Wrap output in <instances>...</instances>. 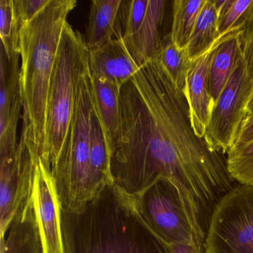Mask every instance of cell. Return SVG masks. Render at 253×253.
<instances>
[{"label":"cell","mask_w":253,"mask_h":253,"mask_svg":"<svg viewBox=\"0 0 253 253\" xmlns=\"http://www.w3.org/2000/svg\"><path fill=\"white\" fill-rule=\"evenodd\" d=\"M206 0H174L171 2L170 36L174 44L185 49Z\"/></svg>","instance_id":"obj_21"},{"label":"cell","mask_w":253,"mask_h":253,"mask_svg":"<svg viewBox=\"0 0 253 253\" xmlns=\"http://www.w3.org/2000/svg\"><path fill=\"white\" fill-rule=\"evenodd\" d=\"M166 0H122L115 39H121L136 61L143 66L157 60L166 31Z\"/></svg>","instance_id":"obj_9"},{"label":"cell","mask_w":253,"mask_h":253,"mask_svg":"<svg viewBox=\"0 0 253 253\" xmlns=\"http://www.w3.org/2000/svg\"><path fill=\"white\" fill-rule=\"evenodd\" d=\"M0 241V253H42L32 197L20 209Z\"/></svg>","instance_id":"obj_16"},{"label":"cell","mask_w":253,"mask_h":253,"mask_svg":"<svg viewBox=\"0 0 253 253\" xmlns=\"http://www.w3.org/2000/svg\"><path fill=\"white\" fill-rule=\"evenodd\" d=\"M218 14L214 0H206L186 47L192 61L208 51L220 38Z\"/></svg>","instance_id":"obj_20"},{"label":"cell","mask_w":253,"mask_h":253,"mask_svg":"<svg viewBox=\"0 0 253 253\" xmlns=\"http://www.w3.org/2000/svg\"><path fill=\"white\" fill-rule=\"evenodd\" d=\"M253 140V117L247 118L241 126L235 144H242Z\"/></svg>","instance_id":"obj_28"},{"label":"cell","mask_w":253,"mask_h":253,"mask_svg":"<svg viewBox=\"0 0 253 253\" xmlns=\"http://www.w3.org/2000/svg\"><path fill=\"white\" fill-rule=\"evenodd\" d=\"M204 253H253V185L235 183L213 209Z\"/></svg>","instance_id":"obj_7"},{"label":"cell","mask_w":253,"mask_h":253,"mask_svg":"<svg viewBox=\"0 0 253 253\" xmlns=\"http://www.w3.org/2000/svg\"><path fill=\"white\" fill-rule=\"evenodd\" d=\"M241 27L230 31L214 51L210 71V91L213 103L217 100L235 67L241 48Z\"/></svg>","instance_id":"obj_19"},{"label":"cell","mask_w":253,"mask_h":253,"mask_svg":"<svg viewBox=\"0 0 253 253\" xmlns=\"http://www.w3.org/2000/svg\"><path fill=\"white\" fill-rule=\"evenodd\" d=\"M157 60L164 66L176 86L186 94V81L192 63L186 48L177 47L171 41L169 33L161 43Z\"/></svg>","instance_id":"obj_22"},{"label":"cell","mask_w":253,"mask_h":253,"mask_svg":"<svg viewBox=\"0 0 253 253\" xmlns=\"http://www.w3.org/2000/svg\"><path fill=\"white\" fill-rule=\"evenodd\" d=\"M122 0H92L85 42L88 50L101 46L115 39Z\"/></svg>","instance_id":"obj_18"},{"label":"cell","mask_w":253,"mask_h":253,"mask_svg":"<svg viewBox=\"0 0 253 253\" xmlns=\"http://www.w3.org/2000/svg\"><path fill=\"white\" fill-rule=\"evenodd\" d=\"M32 205L42 253H65L62 204L51 169L37 160L32 193Z\"/></svg>","instance_id":"obj_11"},{"label":"cell","mask_w":253,"mask_h":253,"mask_svg":"<svg viewBox=\"0 0 253 253\" xmlns=\"http://www.w3.org/2000/svg\"><path fill=\"white\" fill-rule=\"evenodd\" d=\"M94 91L89 70L77 90L67 144L51 169L63 211L76 212L97 196L90 170V128Z\"/></svg>","instance_id":"obj_5"},{"label":"cell","mask_w":253,"mask_h":253,"mask_svg":"<svg viewBox=\"0 0 253 253\" xmlns=\"http://www.w3.org/2000/svg\"><path fill=\"white\" fill-rule=\"evenodd\" d=\"M251 117H253V96H252L251 100H250V103H249L248 108H247V116L246 119L251 118Z\"/></svg>","instance_id":"obj_30"},{"label":"cell","mask_w":253,"mask_h":253,"mask_svg":"<svg viewBox=\"0 0 253 253\" xmlns=\"http://www.w3.org/2000/svg\"><path fill=\"white\" fill-rule=\"evenodd\" d=\"M169 253H204L193 243H180L167 246Z\"/></svg>","instance_id":"obj_29"},{"label":"cell","mask_w":253,"mask_h":253,"mask_svg":"<svg viewBox=\"0 0 253 253\" xmlns=\"http://www.w3.org/2000/svg\"><path fill=\"white\" fill-rule=\"evenodd\" d=\"M253 2V0H214L220 35L241 27V23Z\"/></svg>","instance_id":"obj_25"},{"label":"cell","mask_w":253,"mask_h":253,"mask_svg":"<svg viewBox=\"0 0 253 253\" xmlns=\"http://www.w3.org/2000/svg\"><path fill=\"white\" fill-rule=\"evenodd\" d=\"M143 66L131 55L121 39H112L89 50L91 76L122 88Z\"/></svg>","instance_id":"obj_14"},{"label":"cell","mask_w":253,"mask_h":253,"mask_svg":"<svg viewBox=\"0 0 253 253\" xmlns=\"http://www.w3.org/2000/svg\"><path fill=\"white\" fill-rule=\"evenodd\" d=\"M90 170L93 186L97 195L107 186L114 184L112 157L99 117L95 100L91 112L90 128Z\"/></svg>","instance_id":"obj_17"},{"label":"cell","mask_w":253,"mask_h":253,"mask_svg":"<svg viewBox=\"0 0 253 253\" xmlns=\"http://www.w3.org/2000/svg\"><path fill=\"white\" fill-rule=\"evenodd\" d=\"M38 155L20 139L17 152L0 156V235L32 197Z\"/></svg>","instance_id":"obj_10"},{"label":"cell","mask_w":253,"mask_h":253,"mask_svg":"<svg viewBox=\"0 0 253 253\" xmlns=\"http://www.w3.org/2000/svg\"><path fill=\"white\" fill-rule=\"evenodd\" d=\"M62 227L65 253H169L114 184L80 211L62 210Z\"/></svg>","instance_id":"obj_3"},{"label":"cell","mask_w":253,"mask_h":253,"mask_svg":"<svg viewBox=\"0 0 253 253\" xmlns=\"http://www.w3.org/2000/svg\"><path fill=\"white\" fill-rule=\"evenodd\" d=\"M226 158L228 171L234 181L253 185V140L234 145Z\"/></svg>","instance_id":"obj_24"},{"label":"cell","mask_w":253,"mask_h":253,"mask_svg":"<svg viewBox=\"0 0 253 253\" xmlns=\"http://www.w3.org/2000/svg\"><path fill=\"white\" fill-rule=\"evenodd\" d=\"M92 80L96 108L112 159L121 140V88L98 78L92 77Z\"/></svg>","instance_id":"obj_15"},{"label":"cell","mask_w":253,"mask_h":253,"mask_svg":"<svg viewBox=\"0 0 253 253\" xmlns=\"http://www.w3.org/2000/svg\"><path fill=\"white\" fill-rule=\"evenodd\" d=\"M21 26L14 0H0V37L8 58L20 54Z\"/></svg>","instance_id":"obj_23"},{"label":"cell","mask_w":253,"mask_h":253,"mask_svg":"<svg viewBox=\"0 0 253 253\" xmlns=\"http://www.w3.org/2000/svg\"><path fill=\"white\" fill-rule=\"evenodd\" d=\"M241 44L247 70L253 79V2L241 23Z\"/></svg>","instance_id":"obj_26"},{"label":"cell","mask_w":253,"mask_h":253,"mask_svg":"<svg viewBox=\"0 0 253 253\" xmlns=\"http://www.w3.org/2000/svg\"><path fill=\"white\" fill-rule=\"evenodd\" d=\"M89 70V50L81 32L69 23L62 32L53 69L47 105L46 156L55 165L67 144L80 81Z\"/></svg>","instance_id":"obj_4"},{"label":"cell","mask_w":253,"mask_h":253,"mask_svg":"<svg viewBox=\"0 0 253 253\" xmlns=\"http://www.w3.org/2000/svg\"><path fill=\"white\" fill-rule=\"evenodd\" d=\"M229 32L223 34L208 51L192 61L188 75L185 94L189 104L192 127L197 135L201 138L204 137L213 104L210 91L211 60L214 51Z\"/></svg>","instance_id":"obj_13"},{"label":"cell","mask_w":253,"mask_h":253,"mask_svg":"<svg viewBox=\"0 0 253 253\" xmlns=\"http://www.w3.org/2000/svg\"><path fill=\"white\" fill-rule=\"evenodd\" d=\"M76 0L51 2L20 29V91L23 129L20 139L45 163L47 105L56 55L68 17Z\"/></svg>","instance_id":"obj_2"},{"label":"cell","mask_w":253,"mask_h":253,"mask_svg":"<svg viewBox=\"0 0 253 253\" xmlns=\"http://www.w3.org/2000/svg\"><path fill=\"white\" fill-rule=\"evenodd\" d=\"M121 107L114 185L132 195L159 177L169 180L204 250L213 209L235 184L226 157L197 135L186 94L158 60L143 65L123 85Z\"/></svg>","instance_id":"obj_1"},{"label":"cell","mask_w":253,"mask_h":253,"mask_svg":"<svg viewBox=\"0 0 253 253\" xmlns=\"http://www.w3.org/2000/svg\"><path fill=\"white\" fill-rule=\"evenodd\" d=\"M50 2L51 0H14L16 11L22 25L31 21Z\"/></svg>","instance_id":"obj_27"},{"label":"cell","mask_w":253,"mask_h":253,"mask_svg":"<svg viewBox=\"0 0 253 253\" xmlns=\"http://www.w3.org/2000/svg\"><path fill=\"white\" fill-rule=\"evenodd\" d=\"M20 54L8 58L0 48V156L17 152V125L23 108Z\"/></svg>","instance_id":"obj_12"},{"label":"cell","mask_w":253,"mask_h":253,"mask_svg":"<svg viewBox=\"0 0 253 253\" xmlns=\"http://www.w3.org/2000/svg\"><path fill=\"white\" fill-rule=\"evenodd\" d=\"M128 196L145 225L165 245L193 243L204 252L180 193L169 180L159 177L146 189Z\"/></svg>","instance_id":"obj_6"},{"label":"cell","mask_w":253,"mask_h":253,"mask_svg":"<svg viewBox=\"0 0 253 253\" xmlns=\"http://www.w3.org/2000/svg\"><path fill=\"white\" fill-rule=\"evenodd\" d=\"M253 94V79L241 45L232 74L210 111L204 139L211 149L224 155L232 149L247 118Z\"/></svg>","instance_id":"obj_8"}]
</instances>
